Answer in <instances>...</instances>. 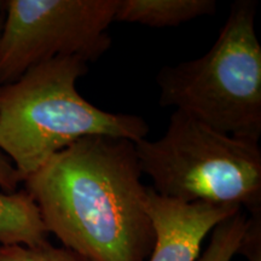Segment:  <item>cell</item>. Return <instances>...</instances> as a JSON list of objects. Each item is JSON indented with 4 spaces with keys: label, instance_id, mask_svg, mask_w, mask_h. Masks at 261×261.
Masks as SVG:
<instances>
[{
    "label": "cell",
    "instance_id": "9c48e42d",
    "mask_svg": "<svg viewBox=\"0 0 261 261\" xmlns=\"http://www.w3.org/2000/svg\"><path fill=\"white\" fill-rule=\"evenodd\" d=\"M247 215L240 211L221 221L212 231L210 244L196 261H231L240 250L246 231Z\"/></svg>",
    "mask_w": 261,
    "mask_h": 261
},
{
    "label": "cell",
    "instance_id": "5b68a950",
    "mask_svg": "<svg viewBox=\"0 0 261 261\" xmlns=\"http://www.w3.org/2000/svg\"><path fill=\"white\" fill-rule=\"evenodd\" d=\"M119 0H3L0 85L56 57L97 62L112 47Z\"/></svg>",
    "mask_w": 261,
    "mask_h": 261
},
{
    "label": "cell",
    "instance_id": "277c9868",
    "mask_svg": "<svg viewBox=\"0 0 261 261\" xmlns=\"http://www.w3.org/2000/svg\"><path fill=\"white\" fill-rule=\"evenodd\" d=\"M142 174L156 194L184 202H207L261 211L259 143L212 128L174 110L155 140L135 143Z\"/></svg>",
    "mask_w": 261,
    "mask_h": 261
},
{
    "label": "cell",
    "instance_id": "3957f363",
    "mask_svg": "<svg viewBox=\"0 0 261 261\" xmlns=\"http://www.w3.org/2000/svg\"><path fill=\"white\" fill-rule=\"evenodd\" d=\"M256 8L254 0L234 2L203 56L159 71L160 106L174 108L228 136L259 143L261 45Z\"/></svg>",
    "mask_w": 261,
    "mask_h": 261
},
{
    "label": "cell",
    "instance_id": "7c38bea8",
    "mask_svg": "<svg viewBox=\"0 0 261 261\" xmlns=\"http://www.w3.org/2000/svg\"><path fill=\"white\" fill-rule=\"evenodd\" d=\"M22 179L11 161L0 151V190L3 192H15L18 190Z\"/></svg>",
    "mask_w": 261,
    "mask_h": 261
},
{
    "label": "cell",
    "instance_id": "7a4b0ae2",
    "mask_svg": "<svg viewBox=\"0 0 261 261\" xmlns=\"http://www.w3.org/2000/svg\"><path fill=\"white\" fill-rule=\"evenodd\" d=\"M79 57H56L0 85V151L22 181L79 139L107 136L137 143L149 125L143 117L99 109L76 84L89 71Z\"/></svg>",
    "mask_w": 261,
    "mask_h": 261
},
{
    "label": "cell",
    "instance_id": "30bf717a",
    "mask_svg": "<svg viewBox=\"0 0 261 261\" xmlns=\"http://www.w3.org/2000/svg\"><path fill=\"white\" fill-rule=\"evenodd\" d=\"M0 261H87L64 247L50 243L37 247L0 246Z\"/></svg>",
    "mask_w": 261,
    "mask_h": 261
},
{
    "label": "cell",
    "instance_id": "52a82bcc",
    "mask_svg": "<svg viewBox=\"0 0 261 261\" xmlns=\"http://www.w3.org/2000/svg\"><path fill=\"white\" fill-rule=\"evenodd\" d=\"M215 10L214 0H119L114 21L151 28L177 27L213 15Z\"/></svg>",
    "mask_w": 261,
    "mask_h": 261
},
{
    "label": "cell",
    "instance_id": "ba28073f",
    "mask_svg": "<svg viewBox=\"0 0 261 261\" xmlns=\"http://www.w3.org/2000/svg\"><path fill=\"white\" fill-rule=\"evenodd\" d=\"M37 204L24 189L0 191V246L37 247L48 242Z\"/></svg>",
    "mask_w": 261,
    "mask_h": 261
},
{
    "label": "cell",
    "instance_id": "8fae6325",
    "mask_svg": "<svg viewBox=\"0 0 261 261\" xmlns=\"http://www.w3.org/2000/svg\"><path fill=\"white\" fill-rule=\"evenodd\" d=\"M249 214V218H247L246 231H244L238 253L243 254L249 261H261V211Z\"/></svg>",
    "mask_w": 261,
    "mask_h": 261
},
{
    "label": "cell",
    "instance_id": "4fadbf2b",
    "mask_svg": "<svg viewBox=\"0 0 261 261\" xmlns=\"http://www.w3.org/2000/svg\"><path fill=\"white\" fill-rule=\"evenodd\" d=\"M3 23H4V10H3L2 2H0V33L3 29Z\"/></svg>",
    "mask_w": 261,
    "mask_h": 261
},
{
    "label": "cell",
    "instance_id": "8992f818",
    "mask_svg": "<svg viewBox=\"0 0 261 261\" xmlns=\"http://www.w3.org/2000/svg\"><path fill=\"white\" fill-rule=\"evenodd\" d=\"M240 211L236 205L168 198L148 187L146 212L154 230L148 261H196L207 234Z\"/></svg>",
    "mask_w": 261,
    "mask_h": 261
},
{
    "label": "cell",
    "instance_id": "6da1fadb",
    "mask_svg": "<svg viewBox=\"0 0 261 261\" xmlns=\"http://www.w3.org/2000/svg\"><path fill=\"white\" fill-rule=\"evenodd\" d=\"M135 143L93 136L24 179L47 232L87 261H148L154 230Z\"/></svg>",
    "mask_w": 261,
    "mask_h": 261
}]
</instances>
